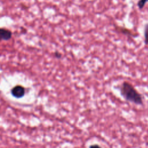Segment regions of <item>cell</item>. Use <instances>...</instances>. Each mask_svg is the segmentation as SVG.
<instances>
[{
	"instance_id": "1",
	"label": "cell",
	"mask_w": 148,
	"mask_h": 148,
	"mask_svg": "<svg viewBox=\"0 0 148 148\" xmlns=\"http://www.w3.org/2000/svg\"><path fill=\"white\" fill-rule=\"evenodd\" d=\"M120 92L125 100L135 105H143L142 95L130 83L126 81L123 82L120 88Z\"/></svg>"
},
{
	"instance_id": "6",
	"label": "cell",
	"mask_w": 148,
	"mask_h": 148,
	"mask_svg": "<svg viewBox=\"0 0 148 148\" xmlns=\"http://www.w3.org/2000/svg\"><path fill=\"white\" fill-rule=\"evenodd\" d=\"M89 148H102V147L98 144H93L89 146Z\"/></svg>"
},
{
	"instance_id": "4",
	"label": "cell",
	"mask_w": 148,
	"mask_h": 148,
	"mask_svg": "<svg viewBox=\"0 0 148 148\" xmlns=\"http://www.w3.org/2000/svg\"><path fill=\"white\" fill-rule=\"evenodd\" d=\"M143 36L145 43L148 46V23H146L144 27Z\"/></svg>"
},
{
	"instance_id": "5",
	"label": "cell",
	"mask_w": 148,
	"mask_h": 148,
	"mask_svg": "<svg viewBox=\"0 0 148 148\" xmlns=\"http://www.w3.org/2000/svg\"><path fill=\"white\" fill-rule=\"evenodd\" d=\"M147 2H148V0H139L137 3V6L138 8L140 10L142 9Z\"/></svg>"
},
{
	"instance_id": "3",
	"label": "cell",
	"mask_w": 148,
	"mask_h": 148,
	"mask_svg": "<svg viewBox=\"0 0 148 148\" xmlns=\"http://www.w3.org/2000/svg\"><path fill=\"white\" fill-rule=\"evenodd\" d=\"M12 32L6 28H0V40H8L11 39Z\"/></svg>"
},
{
	"instance_id": "7",
	"label": "cell",
	"mask_w": 148,
	"mask_h": 148,
	"mask_svg": "<svg viewBox=\"0 0 148 148\" xmlns=\"http://www.w3.org/2000/svg\"><path fill=\"white\" fill-rule=\"evenodd\" d=\"M55 56L57 57V58H60L61 57V54L60 53H59L58 52H56L55 53Z\"/></svg>"
},
{
	"instance_id": "2",
	"label": "cell",
	"mask_w": 148,
	"mask_h": 148,
	"mask_svg": "<svg viewBox=\"0 0 148 148\" xmlns=\"http://www.w3.org/2000/svg\"><path fill=\"white\" fill-rule=\"evenodd\" d=\"M10 93L13 97L20 99L24 96L25 94V88L21 85H16L11 89Z\"/></svg>"
}]
</instances>
